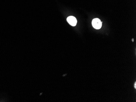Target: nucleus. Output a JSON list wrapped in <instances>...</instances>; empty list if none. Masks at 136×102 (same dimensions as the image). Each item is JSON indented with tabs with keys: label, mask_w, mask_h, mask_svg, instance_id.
Here are the masks:
<instances>
[{
	"label": "nucleus",
	"mask_w": 136,
	"mask_h": 102,
	"mask_svg": "<svg viewBox=\"0 0 136 102\" xmlns=\"http://www.w3.org/2000/svg\"><path fill=\"white\" fill-rule=\"evenodd\" d=\"M92 25L95 29H99L102 26V22L99 18H95L93 20L92 22Z\"/></svg>",
	"instance_id": "nucleus-1"
},
{
	"label": "nucleus",
	"mask_w": 136,
	"mask_h": 102,
	"mask_svg": "<svg viewBox=\"0 0 136 102\" xmlns=\"http://www.w3.org/2000/svg\"><path fill=\"white\" fill-rule=\"evenodd\" d=\"M67 21L68 23L72 26H75L77 23V20L76 18L73 16H70L68 17L67 18Z\"/></svg>",
	"instance_id": "nucleus-2"
},
{
	"label": "nucleus",
	"mask_w": 136,
	"mask_h": 102,
	"mask_svg": "<svg viewBox=\"0 0 136 102\" xmlns=\"http://www.w3.org/2000/svg\"><path fill=\"white\" fill-rule=\"evenodd\" d=\"M136 83L135 82V85H134V86H135V89L136 88Z\"/></svg>",
	"instance_id": "nucleus-3"
},
{
	"label": "nucleus",
	"mask_w": 136,
	"mask_h": 102,
	"mask_svg": "<svg viewBox=\"0 0 136 102\" xmlns=\"http://www.w3.org/2000/svg\"><path fill=\"white\" fill-rule=\"evenodd\" d=\"M134 39H132V41H133V42H134Z\"/></svg>",
	"instance_id": "nucleus-4"
}]
</instances>
